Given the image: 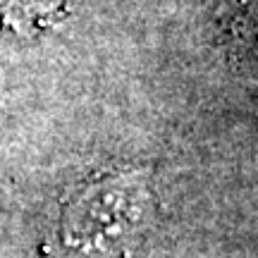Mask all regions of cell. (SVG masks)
<instances>
[{
	"mask_svg": "<svg viewBox=\"0 0 258 258\" xmlns=\"http://www.w3.org/2000/svg\"><path fill=\"white\" fill-rule=\"evenodd\" d=\"M151 211L148 179L141 170H124L79 186L64 203L60 237L67 249L108 251L141 230Z\"/></svg>",
	"mask_w": 258,
	"mask_h": 258,
	"instance_id": "obj_1",
	"label": "cell"
}]
</instances>
